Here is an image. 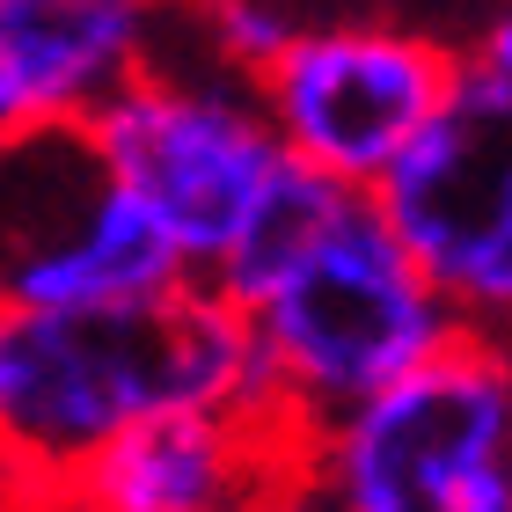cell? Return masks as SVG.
I'll list each match as a JSON object with an SVG mask.
<instances>
[{"label": "cell", "instance_id": "cell-1", "mask_svg": "<svg viewBox=\"0 0 512 512\" xmlns=\"http://www.w3.org/2000/svg\"><path fill=\"white\" fill-rule=\"evenodd\" d=\"M278 403L256 322L213 286L132 308H0V498L44 512L125 432Z\"/></svg>", "mask_w": 512, "mask_h": 512}, {"label": "cell", "instance_id": "cell-10", "mask_svg": "<svg viewBox=\"0 0 512 512\" xmlns=\"http://www.w3.org/2000/svg\"><path fill=\"white\" fill-rule=\"evenodd\" d=\"M359 191H344V183H330V176H315V169H300V161L286 154V169L271 176V191L256 198V213H249V227H242V242L227 249V264L205 278L213 293H227L242 315H256V300H264L278 278H286L300 256H308L322 235L337 227V213L352 205Z\"/></svg>", "mask_w": 512, "mask_h": 512}, {"label": "cell", "instance_id": "cell-9", "mask_svg": "<svg viewBox=\"0 0 512 512\" xmlns=\"http://www.w3.org/2000/svg\"><path fill=\"white\" fill-rule=\"evenodd\" d=\"M161 0H0V139L96 125L147 74Z\"/></svg>", "mask_w": 512, "mask_h": 512}, {"label": "cell", "instance_id": "cell-3", "mask_svg": "<svg viewBox=\"0 0 512 512\" xmlns=\"http://www.w3.org/2000/svg\"><path fill=\"white\" fill-rule=\"evenodd\" d=\"M88 139L118 191L183 249L198 286L227 264L256 198L286 169L256 88L220 66H147L96 110Z\"/></svg>", "mask_w": 512, "mask_h": 512}, {"label": "cell", "instance_id": "cell-4", "mask_svg": "<svg viewBox=\"0 0 512 512\" xmlns=\"http://www.w3.org/2000/svg\"><path fill=\"white\" fill-rule=\"evenodd\" d=\"M461 74L469 52H454L425 22L330 15L293 37V52L256 81V103L300 169L381 198L417 139L447 118Z\"/></svg>", "mask_w": 512, "mask_h": 512}, {"label": "cell", "instance_id": "cell-7", "mask_svg": "<svg viewBox=\"0 0 512 512\" xmlns=\"http://www.w3.org/2000/svg\"><path fill=\"white\" fill-rule=\"evenodd\" d=\"M388 227L417 256L469 337L512 344V81L469 59L447 118L381 191Z\"/></svg>", "mask_w": 512, "mask_h": 512}, {"label": "cell", "instance_id": "cell-5", "mask_svg": "<svg viewBox=\"0 0 512 512\" xmlns=\"http://www.w3.org/2000/svg\"><path fill=\"white\" fill-rule=\"evenodd\" d=\"M330 512H512V344L461 337L322 432Z\"/></svg>", "mask_w": 512, "mask_h": 512}, {"label": "cell", "instance_id": "cell-6", "mask_svg": "<svg viewBox=\"0 0 512 512\" xmlns=\"http://www.w3.org/2000/svg\"><path fill=\"white\" fill-rule=\"evenodd\" d=\"M176 286H198L183 249L118 191L88 125L0 139V308H132Z\"/></svg>", "mask_w": 512, "mask_h": 512}, {"label": "cell", "instance_id": "cell-2", "mask_svg": "<svg viewBox=\"0 0 512 512\" xmlns=\"http://www.w3.org/2000/svg\"><path fill=\"white\" fill-rule=\"evenodd\" d=\"M249 322L278 403L300 410L315 432L344 425L469 337V322L439 300V286L388 227L381 198L344 205L337 227L256 300Z\"/></svg>", "mask_w": 512, "mask_h": 512}, {"label": "cell", "instance_id": "cell-8", "mask_svg": "<svg viewBox=\"0 0 512 512\" xmlns=\"http://www.w3.org/2000/svg\"><path fill=\"white\" fill-rule=\"evenodd\" d=\"M315 483L322 432L300 410H183L125 432L44 512H293Z\"/></svg>", "mask_w": 512, "mask_h": 512}, {"label": "cell", "instance_id": "cell-11", "mask_svg": "<svg viewBox=\"0 0 512 512\" xmlns=\"http://www.w3.org/2000/svg\"><path fill=\"white\" fill-rule=\"evenodd\" d=\"M469 59L483 66V74H505V81H512V0H505L491 22H483V37H476V52H469Z\"/></svg>", "mask_w": 512, "mask_h": 512}]
</instances>
